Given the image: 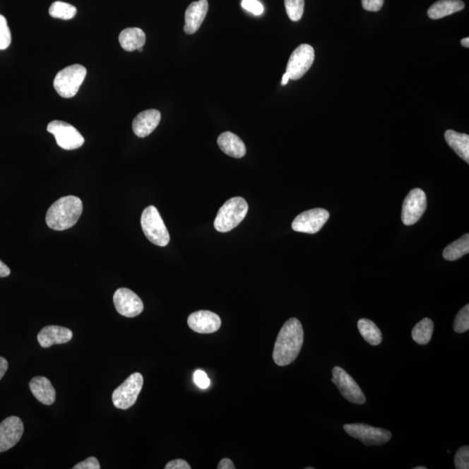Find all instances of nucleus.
I'll return each instance as SVG.
<instances>
[{
  "mask_svg": "<svg viewBox=\"0 0 469 469\" xmlns=\"http://www.w3.org/2000/svg\"><path fill=\"white\" fill-rule=\"evenodd\" d=\"M304 333L300 321L290 319L280 331L275 343L273 359L275 364L287 366L298 357L304 344Z\"/></svg>",
  "mask_w": 469,
  "mask_h": 469,
  "instance_id": "1",
  "label": "nucleus"
},
{
  "mask_svg": "<svg viewBox=\"0 0 469 469\" xmlns=\"http://www.w3.org/2000/svg\"><path fill=\"white\" fill-rule=\"evenodd\" d=\"M82 213V200L78 196H66L49 208L45 221L49 228L61 232L77 224Z\"/></svg>",
  "mask_w": 469,
  "mask_h": 469,
  "instance_id": "2",
  "label": "nucleus"
},
{
  "mask_svg": "<svg viewBox=\"0 0 469 469\" xmlns=\"http://www.w3.org/2000/svg\"><path fill=\"white\" fill-rule=\"evenodd\" d=\"M248 210V203L243 198L237 196L227 200L215 217V229L222 233L230 232L244 220Z\"/></svg>",
  "mask_w": 469,
  "mask_h": 469,
  "instance_id": "3",
  "label": "nucleus"
},
{
  "mask_svg": "<svg viewBox=\"0 0 469 469\" xmlns=\"http://www.w3.org/2000/svg\"><path fill=\"white\" fill-rule=\"evenodd\" d=\"M86 74V68L81 64H73L64 68L59 71L54 78L56 92L64 98L73 97L84 82Z\"/></svg>",
  "mask_w": 469,
  "mask_h": 469,
  "instance_id": "4",
  "label": "nucleus"
},
{
  "mask_svg": "<svg viewBox=\"0 0 469 469\" xmlns=\"http://www.w3.org/2000/svg\"><path fill=\"white\" fill-rule=\"evenodd\" d=\"M141 226L143 233L153 244L165 247L170 242V234L156 207L150 206L143 211Z\"/></svg>",
  "mask_w": 469,
  "mask_h": 469,
  "instance_id": "5",
  "label": "nucleus"
},
{
  "mask_svg": "<svg viewBox=\"0 0 469 469\" xmlns=\"http://www.w3.org/2000/svg\"><path fill=\"white\" fill-rule=\"evenodd\" d=\"M143 378L141 374H131L122 384L117 388L112 394V402L119 410H126L137 402L142 391Z\"/></svg>",
  "mask_w": 469,
  "mask_h": 469,
  "instance_id": "6",
  "label": "nucleus"
},
{
  "mask_svg": "<svg viewBox=\"0 0 469 469\" xmlns=\"http://www.w3.org/2000/svg\"><path fill=\"white\" fill-rule=\"evenodd\" d=\"M47 131L54 136L57 143L64 150H76L84 145L85 138L81 132L64 121H52L47 126Z\"/></svg>",
  "mask_w": 469,
  "mask_h": 469,
  "instance_id": "7",
  "label": "nucleus"
},
{
  "mask_svg": "<svg viewBox=\"0 0 469 469\" xmlns=\"http://www.w3.org/2000/svg\"><path fill=\"white\" fill-rule=\"evenodd\" d=\"M344 430L350 437L357 439L366 446H381L391 441L392 434L389 431L363 423L345 425Z\"/></svg>",
  "mask_w": 469,
  "mask_h": 469,
  "instance_id": "8",
  "label": "nucleus"
},
{
  "mask_svg": "<svg viewBox=\"0 0 469 469\" xmlns=\"http://www.w3.org/2000/svg\"><path fill=\"white\" fill-rule=\"evenodd\" d=\"M314 60H315V51L311 45L307 44L299 45L290 55L287 64L286 73L290 76V79L298 81L304 77L312 66Z\"/></svg>",
  "mask_w": 469,
  "mask_h": 469,
  "instance_id": "9",
  "label": "nucleus"
},
{
  "mask_svg": "<svg viewBox=\"0 0 469 469\" xmlns=\"http://www.w3.org/2000/svg\"><path fill=\"white\" fill-rule=\"evenodd\" d=\"M332 374L331 381L338 388L344 398L355 404L366 403V397L361 388L345 370L336 366L333 368Z\"/></svg>",
  "mask_w": 469,
  "mask_h": 469,
  "instance_id": "10",
  "label": "nucleus"
},
{
  "mask_svg": "<svg viewBox=\"0 0 469 469\" xmlns=\"http://www.w3.org/2000/svg\"><path fill=\"white\" fill-rule=\"evenodd\" d=\"M330 213L321 208L309 210L299 214L292 222L295 232L316 234L326 224Z\"/></svg>",
  "mask_w": 469,
  "mask_h": 469,
  "instance_id": "11",
  "label": "nucleus"
},
{
  "mask_svg": "<svg viewBox=\"0 0 469 469\" xmlns=\"http://www.w3.org/2000/svg\"><path fill=\"white\" fill-rule=\"evenodd\" d=\"M427 208V198L421 189H414L403 204L402 220L404 225H413L420 220Z\"/></svg>",
  "mask_w": 469,
  "mask_h": 469,
  "instance_id": "12",
  "label": "nucleus"
},
{
  "mask_svg": "<svg viewBox=\"0 0 469 469\" xmlns=\"http://www.w3.org/2000/svg\"><path fill=\"white\" fill-rule=\"evenodd\" d=\"M113 302L117 311L129 319L138 316L143 310L141 299L133 291L126 288H120L116 291Z\"/></svg>",
  "mask_w": 469,
  "mask_h": 469,
  "instance_id": "13",
  "label": "nucleus"
},
{
  "mask_svg": "<svg viewBox=\"0 0 469 469\" xmlns=\"http://www.w3.org/2000/svg\"><path fill=\"white\" fill-rule=\"evenodd\" d=\"M24 433V425L17 416H10L0 423V453L14 447Z\"/></svg>",
  "mask_w": 469,
  "mask_h": 469,
  "instance_id": "14",
  "label": "nucleus"
},
{
  "mask_svg": "<svg viewBox=\"0 0 469 469\" xmlns=\"http://www.w3.org/2000/svg\"><path fill=\"white\" fill-rule=\"evenodd\" d=\"M187 323L193 331L199 334H211L220 328L222 321L217 314L209 310H200L191 314Z\"/></svg>",
  "mask_w": 469,
  "mask_h": 469,
  "instance_id": "15",
  "label": "nucleus"
},
{
  "mask_svg": "<svg viewBox=\"0 0 469 469\" xmlns=\"http://www.w3.org/2000/svg\"><path fill=\"white\" fill-rule=\"evenodd\" d=\"M209 9V4L207 0H199V1L192 2L188 6L185 11V25L184 32L189 35L194 34L198 31L200 26L206 20V17Z\"/></svg>",
  "mask_w": 469,
  "mask_h": 469,
  "instance_id": "16",
  "label": "nucleus"
},
{
  "mask_svg": "<svg viewBox=\"0 0 469 469\" xmlns=\"http://www.w3.org/2000/svg\"><path fill=\"white\" fill-rule=\"evenodd\" d=\"M161 120V113L158 109H146L145 112H140L135 117L132 123V130L138 138H146L147 136L153 133L160 124Z\"/></svg>",
  "mask_w": 469,
  "mask_h": 469,
  "instance_id": "17",
  "label": "nucleus"
},
{
  "mask_svg": "<svg viewBox=\"0 0 469 469\" xmlns=\"http://www.w3.org/2000/svg\"><path fill=\"white\" fill-rule=\"evenodd\" d=\"M73 333L69 328L50 325L42 328L37 334V341L42 348H50L55 344L69 343Z\"/></svg>",
  "mask_w": 469,
  "mask_h": 469,
  "instance_id": "18",
  "label": "nucleus"
},
{
  "mask_svg": "<svg viewBox=\"0 0 469 469\" xmlns=\"http://www.w3.org/2000/svg\"><path fill=\"white\" fill-rule=\"evenodd\" d=\"M30 389L36 399L45 405H52L56 400V391L51 381L44 376L32 378L29 384Z\"/></svg>",
  "mask_w": 469,
  "mask_h": 469,
  "instance_id": "19",
  "label": "nucleus"
},
{
  "mask_svg": "<svg viewBox=\"0 0 469 469\" xmlns=\"http://www.w3.org/2000/svg\"><path fill=\"white\" fill-rule=\"evenodd\" d=\"M218 145L230 157L242 158L245 156L246 147L243 140L232 132L226 131L219 136Z\"/></svg>",
  "mask_w": 469,
  "mask_h": 469,
  "instance_id": "20",
  "label": "nucleus"
},
{
  "mask_svg": "<svg viewBox=\"0 0 469 469\" xmlns=\"http://www.w3.org/2000/svg\"><path fill=\"white\" fill-rule=\"evenodd\" d=\"M119 40L124 50L131 52L143 47L146 44V36L143 30L140 28H127L120 32Z\"/></svg>",
  "mask_w": 469,
  "mask_h": 469,
  "instance_id": "21",
  "label": "nucleus"
},
{
  "mask_svg": "<svg viewBox=\"0 0 469 469\" xmlns=\"http://www.w3.org/2000/svg\"><path fill=\"white\" fill-rule=\"evenodd\" d=\"M465 4L461 0H440L429 7L427 15L431 20H440V18L449 16L453 13L463 10Z\"/></svg>",
  "mask_w": 469,
  "mask_h": 469,
  "instance_id": "22",
  "label": "nucleus"
},
{
  "mask_svg": "<svg viewBox=\"0 0 469 469\" xmlns=\"http://www.w3.org/2000/svg\"><path fill=\"white\" fill-rule=\"evenodd\" d=\"M446 141L455 153L464 161L469 162V136L448 130L444 135Z\"/></svg>",
  "mask_w": 469,
  "mask_h": 469,
  "instance_id": "23",
  "label": "nucleus"
},
{
  "mask_svg": "<svg viewBox=\"0 0 469 469\" xmlns=\"http://www.w3.org/2000/svg\"><path fill=\"white\" fill-rule=\"evenodd\" d=\"M357 327L363 339L370 345L377 346L383 341V334L372 320L360 319L358 321Z\"/></svg>",
  "mask_w": 469,
  "mask_h": 469,
  "instance_id": "24",
  "label": "nucleus"
},
{
  "mask_svg": "<svg viewBox=\"0 0 469 469\" xmlns=\"http://www.w3.org/2000/svg\"><path fill=\"white\" fill-rule=\"evenodd\" d=\"M469 252V234H465L458 240L453 242L444 251V259L456 261Z\"/></svg>",
  "mask_w": 469,
  "mask_h": 469,
  "instance_id": "25",
  "label": "nucleus"
},
{
  "mask_svg": "<svg viewBox=\"0 0 469 469\" xmlns=\"http://www.w3.org/2000/svg\"><path fill=\"white\" fill-rule=\"evenodd\" d=\"M434 323L429 319H422L412 330V338L420 345H426L432 338Z\"/></svg>",
  "mask_w": 469,
  "mask_h": 469,
  "instance_id": "26",
  "label": "nucleus"
},
{
  "mask_svg": "<svg viewBox=\"0 0 469 469\" xmlns=\"http://www.w3.org/2000/svg\"><path fill=\"white\" fill-rule=\"evenodd\" d=\"M49 14L52 18H60V20H69L77 14V8L71 4L62 1H56L52 4Z\"/></svg>",
  "mask_w": 469,
  "mask_h": 469,
  "instance_id": "27",
  "label": "nucleus"
},
{
  "mask_svg": "<svg viewBox=\"0 0 469 469\" xmlns=\"http://www.w3.org/2000/svg\"><path fill=\"white\" fill-rule=\"evenodd\" d=\"M287 14L290 20L297 22L301 20L304 11V0H285Z\"/></svg>",
  "mask_w": 469,
  "mask_h": 469,
  "instance_id": "28",
  "label": "nucleus"
},
{
  "mask_svg": "<svg viewBox=\"0 0 469 469\" xmlns=\"http://www.w3.org/2000/svg\"><path fill=\"white\" fill-rule=\"evenodd\" d=\"M469 330V305L467 304L460 310L453 321V331L456 333L466 332Z\"/></svg>",
  "mask_w": 469,
  "mask_h": 469,
  "instance_id": "29",
  "label": "nucleus"
},
{
  "mask_svg": "<svg viewBox=\"0 0 469 469\" xmlns=\"http://www.w3.org/2000/svg\"><path fill=\"white\" fill-rule=\"evenodd\" d=\"M11 43V34L7 20L0 14V50H6Z\"/></svg>",
  "mask_w": 469,
  "mask_h": 469,
  "instance_id": "30",
  "label": "nucleus"
},
{
  "mask_svg": "<svg viewBox=\"0 0 469 469\" xmlns=\"http://www.w3.org/2000/svg\"><path fill=\"white\" fill-rule=\"evenodd\" d=\"M455 464L457 469L469 468V447L464 446L457 451L455 457Z\"/></svg>",
  "mask_w": 469,
  "mask_h": 469,
  "instance_id": "31",
  "label": "nucleus"
},
{
  "mask_svg": "<svg viewBox=\"0 0 469 469\" xmlns=\"http://www.w3.org/2000/svg\"><path fill=\"white\" fill-rule=\"evenodd\" d=\"M241 6L244 9L251 11L256 16L263 14L264 10L262 4L259 0H242Z\"/></svg>",
  "mask_w": 469,
  "mask_h": 469,
  "instance_id": "32",
  "label": "nucleus"
},
{
  "mask_svg": "<svg viewBox=\"0 0 469 469\" xmlns=\"http://www.w3.org/2000/svg\"><path fill=\"white\" fill-rule=\"evenodd\" d=\"M193 380H194L195 384L202 389L209 388L210 384V378L208 377L207 374L201 369L196 370L194 374H193Z\"/></svg>",
  "mask_w": 469,
  "mask_h": 469,
  "instance_id": "33",
  "label": "nucleus"
},
{
  "mask_svg": "<svg viewBox=\"0 0 469 469\" xmlns=\"http://www.w3.org/2000/svg\"><path fill=\"white\" fill-rule=\"evenodd\" d=\"M100 464L95 457H89L81 463L75 465L73 469H100Z\"/></svg>",
  "mask_w": 469,
  "mask_h": 469,
  "instance_id": "34",
  "label": "nucleus"
},
{
  "mask_svg": "<svg viewBox=\"0 0 469 469\" xmlns=\"http://www.w3.org/2000/svg\"><path fill=\"white\" fill-rule=\"evenodd\" d=\"M362 4L366 11H378L384 6V0H362Z\"/></svg>",
  "mask_w": 469,
  "mask_h": 469,
  "instance_id": "35",
  "label": "nucleus"
},
{
  "mask_svg": "<svg viewBox=\"0 0 469 469\" xmlns=\"http://www.w3.org/2000/svg\"><path fill=\"white\" fill-rule=\"evenodd\" d=\"M165 469H191V467L186 461L177 459L170 461V463L166 465Z\"/></svg>",
  "mask_w": 469,
  "mask_h": 469,
  "instance_id": "36",
  "label": "nucleus"
},
{
  "mask_svg": "<svg viewBox=\"0 0 469 469\" xmlns=\"http://www.w3.org/2000/svg\"><path fill=\"white\" fill-rule=\"evenodd\" d=\"M218 469H234L236 467H234V463H232V461H230L228 458H225L222 459L220 463H219Z\"/></svg>",
  "mask_w": 469,
  "mask_h": 469,
  "instance_id": "37",
  "label": "nucleus"
},
{
  "mask_svg": "<svg viewBox=\"0 0 469 469\" xmlns=\"http://www.w3.org/2000/svg\"><path fill=\"white\" fill-rule=\"evenodd\" d=\"M7 369H8V362L6 358L0 357V380L5 376Z\"/></svg>",
  "mask_w": 469,
  "mask_h": 469,
  "instance_id": "38",
  "label": "nucleus"
},
{
  "mask_svg": "<svg viewBox=\"0 0 469 469\" xmlns=\"http://www.w3.org/2000/svg\"><path fill=\"white\" fill-rule=\"evenodd\" d=\"M11 274V271L8 266L0 260V278H6Z\"/></svg>",
  "mask_w": 469,
  "mask_h": 469,
  "instance_id": "39",
  "label": "nucleus"
},
{
  "mask_svg": "<svg viewBox=\"0 0 469 469\" xmlns=\"http://www.w3.org/2000/svg\"><path fill=\"white\" fill-rule=\"evenodd\" d=\"M289 81H290V76L288 75V73H285L283 76L282 82H281L282 85H285L288 84Z\"/></svg>",
  "mask_w": 469,
  "mask_h": 469,
  "instance_id": "40",
  "label": "nucleus"
},
{
  "mask_svg": "<svg viewBox=\"0 0 469 469\" xmlns=\"http://www.w3.org/2000/svg\"><path fill=\"white\" fill-rule=\"evenodd\" d=\"M461 45H463V47L468 48L469 47V37H465V39L461 40Z\"/></svg>",
  "mask_w": 469,
  "mask_h": 469,
  "instance_id": "41",
  "label": "nucleus"
},
{
  "mask_svg": "<svg viewBox=\"0 0 469 469\" xmlns=\"http://www.w3.org/2000/svg\"><path fill=\"white\" fill-rule=\"evenodd\" d=\"M414 469H427L426 467H415Z\"/></svg>",
  "mask_w": 469,
  "mask_h": 469,
  "instance_id": "42",
  "label": "nucleus"
},
{
  "mask_svg": "<svg viewBox=\"0 0 469 469\" xmlns=\"http://www.w3.org/2000/svg\"><path fill=\"white\" fill-rule=\"evenodd\" d=\"M138 51L140 52H143V47L138 49Z\"/></svg>",
  "mask_w": 469,
  "mask_h": 469,
  "instance_id": "43",
  "label": "nucleus"
}]
</instances>
